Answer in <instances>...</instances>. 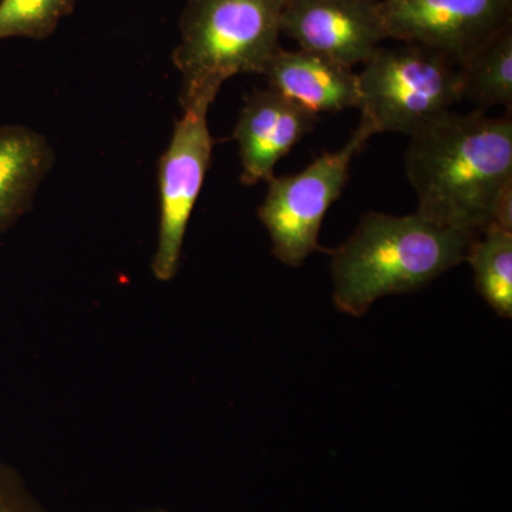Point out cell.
I'll list each match as a JSON object with an SVG mask.
<instances>
[{
    "label": "cell",
    "instance_id": "cell-1",
    "mask_svg": "<svg viewBox=\"0 0 512 512\" xmlns=\"http://www.w3.org/2000/svg\"><path fill=\"white\" fill-rule=\"evenodd\" d=\"M404 168L417 215L478 237L493 227L498 198L512 184V121L450 111L410 137Z\"/></svg>",
    "mask_w": 512,
    "mask_h": 512
},
{
    "label": "cell",
    "instance_id": "cell-2",
    "mask_svg": "<svg viewBox=\"0 0 512 512\" xmlns=\"http://www.w3.org/2000/svg\"><path fill=\"white\" fill-rule=\"evenodd\" d=\"M476 238L416 212L404 217L367 212L332 252L333 302L340 312L360 318L379 299L419 291L466 262Z\"/></svg>",
    "mask_w": 512,
    "mask_h": 512
},
{
    "label": "cell",
    "instance_id": "cell-3",
    "mask_svg": "<svg viewBox=\"0 0 512 512\" xmlns=\"http://www.w3.org/2000/svg\"><path fill=\"white\" fill-rule=\"evenodd\" d=\"M285 0H188L173 63L183 111L210 110L227 80L264 74L279 47Z\"/></svg>",
    "mask_w": 512,
    "mask_h": 512
},
{
    "label": "cell",
    "instance_id": "cell-4",
    "mask_svg": "<svg viewBox=\"0 0 512 512\" xmlns=\"http://www.w3.org/2000/svg\"><path fill=\"white\" fill-rule=\"evenodd\" d=\"M359 79L362 120L375 134L412 137L463 100V72L450 57L426 47L380 46Z\"/></svg>",
    "mask_w": 512,
    "mask_h": 512
},
{
    "label": "cell",
    "instance_id": "cell-5",
    "mask_svg": "<svg viewBox=\"0 0 512 512\" xmlns=\"http://www.w3.org/2000/svg\"><path fill=\"white\" fill-rule=\"evenodd\" d=\"M375 131L360 119L352 137L338 151H326L301 173L272 177L258 217L282 264L301 266L319 251V232L333 202L339 200L350 177L353 157Z\"/></svg>",
    "mask_w": 512,
    "mask_h": 512
},
{
    "label": "cell",
    "instance_id": "cell-6",
    "mask_svg": "<svg viewBox=\"0 0 512 512\" xmlns=\"http://www.w3.org/2000/svg\"><path fill=\"white\" fill-rule=\"evenodd\" d=\"M207 116L204 110L184 111L158 161L160 224L151 271L161 282L171 281L180 268L188 222L211 165L215 141Z\"/></svg>",
    "mask_w": 512,
    "mask_h": 512
},
{
    "label": "cell",
    "instance_id": "cell-7",
    "mask_svg": "<svg viewBox=\"0 0 512 512\" xmlns=\"http://www.w3.org/2000/svg\"><path fill=\"white\" fill-rule=\"evenodd\" d=\"M387 39L460 64L511 26L512 0H379Z\"/></svg>",
    "mask_w": 512,
    "mask_h": 512
},
{
    "label": "cell",
    "instance_id": "cell-8",
    "mask_svg": "<svg viewBox=\"0 0 512 512\" xmlns=\"http://www.w3.org/2000/svg\"><path fill=\"white\" fill-rule=\"evenodd\" d=\"M281 33L299 49L350 69L387 39L375 0H285Z\"/></svg>",
    "mask_w": 512,
    "mask_h": 512
},
{
    "label": "cell",
    "instance_id": "cell-9",
    "mask_svg": "<svg viewBox=\"0 0 512 512\" xmlns=\"http://www.w3.org/2000/svg\"><path fill=\"white\" fill-rule=\"evenodd\" d=\"M318 120V114L269 87L248 94L234 128L241 183L248 187L268 183L276 164L311 133Z\"/></svg>",
    "mask_w": 512,
    "mask_h": 512
},
{
    "label": "cell",
    "instance_id": "cell-10",
    "mask_svg": "<svg viewBox=\"0 0 512 512\" xmlns=\"http://www.w3.org/2000/svg\"><path fill=\"white\" fill-rule=\"evenodd\" d=\"M269 89L301 104L312 113L359 109L357 74L350 67L305 50L281 46L266 64Z\"/></svg>",
    "mask_w": 512,
    "mask_h": 512
},
{
    "label": "cell",
    "instance_id": "cell-11",
    "mask_svg": "<svg viewBox=\"0 0 512 512\" xmlns=\"http://www.w3.org/2000/svg\"><path fill=\"white\" fill-rule=\"evenodd\" d=\"M55 160V150L42 134L0 124V235L30 211Z\"/></svg>",
    "mask_w": 512,
    "mask_h": 512
},
{
    "label": "cell",
    "instance_id": "cell-12",
    "mask_svg": "<svg viewBox=\"0 0 512 512\" xmlns=\"http://www.w3.org/2000/svg\"><path fill=\"white\" fill-rule=\"evenodd\" d=\"M463 100L478 110L512 106V26L501 30L490 42L461 64Z\"/></svg>",
    "mask_w": 512,
    "mask_h": 512
},
{
    "label": "cell",
    "instance_id": "cell-13",
    "mask_svg": "<svg viewBox=\"0 0 512 512\" xmlns=\"http://www.w3.org/2000/svg\"><path fill=\"white\" fill-rule=\"evenodd\" d=\"M466 262L473 269L474 285L501 318H512V231L490 227L478 235Z\"/></svg>",
    "mask_w": 512,
    "mask_h": 512
},
{
    "label": "cell",
    "instance_id": "cell-14",
    "mask_svg": "<svg viewBox=\"0 0 512 512\" xmlns=\"http://www.w3.org/2000/svg\"><path fill=\"white\" fill-rule=\"evenodd\" d=\"M79 0H0V42L45 40L72 15Z\"/></svg>",
    "mask_w": 512,
    "mask_h": 512
},
{
    "label": "cell",
    "instance_id": "cell-15",
    "mask_svg": "<svg viewBox=\"0 0 512 512\" xmlns=\"http://www.w3.org/2000/svg\"><path fill=\"white\" fill-rule=\"evenodd\" d=\"M0 512H47L19 471L3 461H0Z\"/></svg>",
    "mask_w": 512,
    "mask_h": 512
},
{
    "label": "cell",
    "instance_id": "cell-16",
    "mask_svg": "<svg viewBox=\"0 0 512 512\" xmlns=\"http://www.w3.org/2000/svg\"><path fill=\"white\" fill-rule=\"evenodd\" d=\"M141 512H170V511L164 510V508H154V510H146V511H141Z\"/></svg>",
    "mask_w": 512,
    "mask_h": 512
},
{
    "label": "cell",
    "instance_id": "cell-17",
    "mask_svg": "<svg viewBox=\"0 0 512 512\" xmlns=\"http://www.w3.org/2000/svg\"><path fill=\"white\" fill-rule=\"evenodd\" d=\"M375 2H379V0H375Z\"/></svg>",
    "mask_w": 512,
    "mask_h": 512
}]
</instances>
